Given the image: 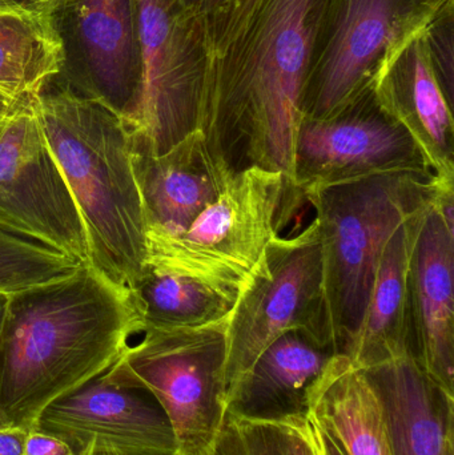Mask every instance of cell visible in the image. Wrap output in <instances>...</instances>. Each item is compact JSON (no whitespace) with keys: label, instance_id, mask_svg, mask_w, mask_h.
I'll return each mask as SVG.
<instances>
[{"label":"cell","instance_id":"obj_22","mask_svg":"<svg viewBox=\"0 0 454 455\" xmlns=\"http://www.w3.org/2000/svg\"><path fill=\"white\" fill-rule=\"evenodd\" d=\"M242 288L208 283L146 265L133 286L143 329L200 328L234 312Z\"/></svg>","mask_w":454,"mask_h":455},{"label":"cell","instance_id":"obj_7","mask_svg":"<svg viewBox=\"0 0 454 455\" xmlns=\"http://www.w3.org/2000/svg\"><path fill=\"white\" fill-rule=\"evenodd\" d=\"M293 329L308 331L339 353L325 299L316 219L296 235L275 237L243 285L229 320L227 406L263 350Z\"/></svg>","mask_w":454,"mask_h":455},{"label":"cell","instance_id":"obj_27","mask_svg":"<svg viewBox=\"0 0 454 455\" xmlns=\"http://www.w3.org/2000/svg\"><path fill=\"white\" fill-rule=\"evenodd\" d=\"M84 451L60 435L31 427L27 435L23 455H83Z\"/></svg>","mask_w":454,"mask_h":455},{"label":"cell","instance_id":"obj_30","mask_svg":"<svg viewBox=\"0 0 454 455\" xmlns=\"http://www.w3.org/2000/svg\"><path fill=\"white\" fill-rule=\"evenodd\" d=\"M323 435H324L325 455H346L341 446L324 430H323Z\"/></svg>","mask_w":454,"mask_h":455},{"label":"cell","instance_id":"obj_19","mask_svg":"<svg viewBox=\"0 0 454 455\" xmlns=\"http://www.w3.org/2000/svg\"><path fill=\"white\" fill-rule=\"evenodd\" d=\"M307 411L346 455H394L380 397L348 355H333L312 382Z\"/></svg>","mask_w":454,"mask_h":455},{"label":"cell","instance_id":"obj_18","mask_svg":"<svg viewBox=\"0 0 454 455\" xmlns=\"http://www.w3.org/2000/svg\"><path fill=\"white\" fill-rule=\"evenodd\" d=\"M338 355L303 329L277 337L240 382L228 411L247 419H276L307 411V392Z\"/></svg>","mask_w":454,"mask_h":455},{"label":"cell","instance_id":"obj_23","mask_svg":"<svg viewBox=\"0 0 454 455\" xmlns=\"http://www.w3.org/2000/svg\"><path fill=\"white\" fill-rule=\"evenodd\" d=\"M82 265L50 246L0 228V294L63 280Z\"/></svg>","mask_w":454,"mask_h":455},{"label":"cell","instance_id":"obj_15","mask_svg":"<svg viewBox=\"0 0 454 455\" xmlns=\"http://www.w3.org/2000/svg\"><path fill=\"white\" fill-rule=\"evenodd\" d=\"M384 109L423 149L436 178H454L453 107L434 75L426 31L397 48L373 80Z\"/></svg>","mask_w":454,"mask_h":455},{"label":"cell","instance_id":"obj_8","mask_svg":"<svg viewBox=\"0 0 454 455\" xmlns=\"http://www.w3.org/2000/svg\"><path fill=\"white\" fill-rule=\"evenodd\" d=\"M139 80L122 117L132 149L159 156L200 131L203 52L200 19L178 0H133Z\"/></svg>","mask_w":454,"mask_h":455},{"label":"cell","instance_id":"obj_21","mask_svg":"<svg viewBox=\"0 0 454 455\" xmlns=\"http://www.w3.org/2000/svg\"><path fill=\"white\" fill-rule=\"evenodd\" d=\"M420 213L397 228L384 246L362 325L346 355L360 369L372 368L410 355L408 264Z\"/></svg>","mask_w":454,"mask_h":455},{"label":"cell","instance_id":"obj_25","mask_svg":"<svg viewBox=\"0 0 454 455\" xmlns=\"http://www.w3.org/2000/svg\"><path fill=\"white\" fill-rule=\"evenodd\" d=\"M453 4L448 5L426 29V50L434 75L448 103L454 99V18Z\"/></svg>","mask_w":454,"mask_h":455},{"label":"cell","instance_id":"obj_33","mask_svg":"<svg viewBox=\"0 0 454 455\" xmlns=\"http://www.w3.org/2000/svg\"><path fill=\"white\" fill-rule=\"evenodd\" d=\"M11 101L7 100L4 96L0 95V116L7 111L8 107H10Z\"/></svg>","mask_w":454,"mask_h":455},{"label":"cell","instance_id":"obj_29","mask_svg":"<svg viewBox=\"0 0 454 455\" xmlns=\"http://www.w3.org/2000/svg\"><path fill=\"white\" fill-rule=\"evenodd\" d=\"M181 7L195 18H202L215 10L224 0H178Z\"/></svg>","mask_w":454,"mask_h":455},{"label":"cell","instance_id":"obj_9","mask_svg":"<svg viewBox=\"0 0 454 455\" xmlns=\"http://www.w3.org/2000/svg\"><path fill=\"white\" fill-rule=\"evenodd\" d=\"M453 0H327L301 116L323 117L372 87L386 59Z\"/></svg>","mask_w":454,"mask_h":455},{"label":"cell","instance_id":"obj_17","mask_svg":"<svg viewBox=\"0 0 454 455\" xmlns=\"http://www.w3.org/2000/svg\"><path fill=\"white\" fill-rule=\"evenodd\" d=\"M71 8L87 56L90 85L83 95L100 101L122 119L139 80L133 0H50Z\"/></svg>","mask_w":454,"mask_h":455},{"label":"cell","instance_id":"obj_5","mask_svg":"<svg viewBox=\"0 0 454 455\" xmlns=\"http://www.w3.org/2000/svg\"><path fill=\"white\" fill-rule=\"evenodd\" d=\"M229 320L200 328L143 329L108 371L112 379L154 395L179 455L210 454L223 429Z\"/></svg>","mask_w":454,"mask_h":455},{"label":"cell","instance_id":"obj_1","mask_svg":"<svg viewBox=\"0 0 454 455\" xmlns=\"http://www.w3.org/2000/svg\"><path fill=\"white\" fill-rule=\"evenodd\" d=\"M327 0H224L200 19V132L228 178H292L301 101Z\"/></svg>","mask_w":454,"mask_h":455},{"label":"cell","instance_id":"obj_4","mask_svg":"<svg viewBox=\"0 0 454 455\" xmlns=\"http://www.w3.org/2000/svg\"><path fill=\"white\" fill-rule=\"evenodd\" d=\"M437 186L434 173L394 172L304 192L316 211L325 299L341 355L362 325L384 246L397 228L434 203Z\"/></svg>","mask_w":454,"mask_h":455},{"label":"cell","instance_id":"obj_10","mask_svg":"<svg viewBox=\"0 0 454 455\" xmlns=\"http://www.w3.org/2000/svg\"><path fill=\"white\" fill-rule=\"evenodd\" d=\"M34 96L0 116V228L88 264L79 210L43 132Z\"/></svg>","mask_w":454,"mask_h":455},{"label":"cell","instance_id":"obj_31","mask_svg":"<svg viewBox=\"0 0 454 455\" xmlns=\"http://www.w3.org/2000/svg\"><path fill=\"white\" fill-rule=\"evenodd\" d=\"M83 455H123L116 453V451H109L107 448H101V446L96 445V443H88L87 448H85L84 454Z\"/></svg>","mask_w":454,"mask_h":455},{"label":"cell","instance_id":"obj_14","mask_svg":"<svg viewBox=\"0 0 454 455\" xmlns=\"http://www.w3.org/2000/svg\"><path fill=\"white\" fill-rule=\"evenodd\" d=\"M132 165L143 202L147 245L186 232L232 179L216 164L200 131L159 156L133 151Z\"/></svg>","mask_w":454,"mask_h":455},{"label":"cell","instance_id":"obj_3","mask_svg":"<svg viewBox=\"0 0 454 455\" xmlns=\"http://www.w3.org/2000/svg\"><path fill=\"white\" fill-rule=\"evenodd\" d=\"M53 159L84 227L88 265L132 291L146 267L147 227L132 165V140L108 107L72 87L35 95Z\"/></svg>","mask_w":454,"mask_h":455},{"label":"cell","instance_id":"obj_12","mask_svg":"<svg viewBox=\"0 0 454 455\" xmlns=\"http://www.w3.org/2000/svg\"><path fill=\"white\" fill-rule=\"evenodd\" d=\"M34 427L84 451L93 443L123 455H179L172 427L154 395L108 371L48 406Z\"/></svg>","mask_w":454,"mask_h":455},{"label":"cell","instance_id":"obj_6","mask_svg":"<svg viewBox=\"0 0 454 455\" xmlns=\"http://www.w3.org/2000/svg\"><path fill=\"white\" fill-rule=\"evenodd\" d=\"M303 196L282 172L237 173L186 232L148 243L146 265L243 288Z\"/></svg>","mask_w":454,"mask_h":455},{"label":"cell","instance_id":"obj_24","mask_svg":"<svg viewBox=\"0 0 454 455\" xmlns=\"http://www.w3.org/2000/svg\"><path fill=\"white\" fill-rule=\"evenodd\" d=\"M208 455H285L276 421L247 419L228 411Z\"/></svg>","mask_w":454,"mask_h":455},{"label":"cell","instance_id":"obj_11","mask_svg":"<svg viewBox=\"0 0 454 455\" xmlns=\"http://www.w3.org/2000/svg\"><path fill=\"white\" fill-rule=\"evenodd\" d=\"M394 172L434 171L415 139L378 103L372 87L327 116H301L291 178L301 194Z\"/></svg>","mask_w":454,"mask_h":455},{"label":"cell","instance_id":"obj_2","mask_svg":"<svg viewBox=\"0 0 454 455\" xmlns=\"http://www.w3.org/2000/svg\"><path fill=\"white\" fill-rule=\"evenodd\" d=\"M143 331L127 289L91 265L5 297L0 417L31 429L56 401L103 376Z\"/></svg>","mask_w":454,"mask_h":455},{"label":"cell","instance_id":"obj_20","mask_svg":"<svg viewBox=\"0 0 454 455\" xmlns=\"http://www.w3.org/2000/svg\"><path fill=\"white\" fill-rule=\"evenodd\" d=\"M66 59L52 3L0 0V95L11 103L37 95Z\"/></svg>","mask_w":454,"mask_h":455},{"label":"cell","instance_id":"obj_13","mask_svg":"<svg viewBox=\"0 0 454 455\" xmlns=\"http://www.w3.org/2000/svg\"><path fill=\"white\" fill-rule=\"evenodd\" d=\"M408 353L454 395V233L434 203L418 216L410 246Z\"/></svg>","mask_w":454,"mask_h":455},{"label":"cell","instance_id":"obj_26","mask_svg":"<svg viewBox=\"0 0 454 455\" xmlns=\"http://www.w3.org/2000/svg\"><path fill=\"white\" fill-rule=\"evenodd\" d=\"M282 430L285 455H325L322 427L308 411L276 419Z\"/></svg>","mask_w":454,"mask_h":455},{"label":"cell","instance_id":"obj_16","mask_svg":"<svg viewBox=\"0 0 454 455\" xmlns=\"http://www.w3.org/2000/svg\"><path fill=\"white\" fill-rule=\"evenodd\" d=\"M383 403L394 455H454V395L410 355L362 369Z\"/></svg>","mask_w":454,"mask_h":455},{"label":"cell","instance_id":"obj_32","mask_svg":"<svg viewBox=\"0 0 454 455\" xmlns=\"http://www.w3.org/2000/svg\"><path fill=\"white\" fill-rule=\"evenodd\" d=\"M5 297H7L5 294H0V326H2L3 315H4ZM4 425L8 424L0 417V427H4Z\"/></svg>","mask_w":454,"mask_h":455},{"label":"cell","instance_id":"obj_28","mask_svg":"<svg viewBox=\"0 0 454 455\" xmlns=\"http://www.w3.org/2000/svg\"><path fill=\"white\" fill-rule=\"evenodd\" d=\"M28 429L4 425L0 427V455H23Z\"/></svg>","mask_w":454,"mask_h":455}]
</instances>
